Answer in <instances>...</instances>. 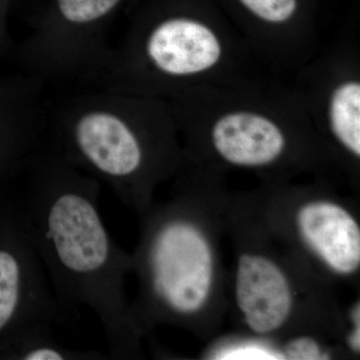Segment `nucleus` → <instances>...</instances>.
Instances as JSON below:
<instances>
[{"instance_id":"1","label":"nucleus","mask_w":360,"mask_h":360,"mask_svg":"<svg viewBox=\"0 0 360 360\" xmlns=\"http://www.w3.org/2000/svg\"><path fill=\"white\" fill-rule=\"evenodd\" d=\"M98 198L94 180L58 161H39L20 210L51 281L58 323H75L89 307L103 326L108 359H132L139 335L124 293L132 259L111 238Z\"/></svg>"},{"instance_id":"2","label":"nucleus","mask_w":360,"mask_h":360,"mask_svg":"<svg viewBox=\"0 0 360 360\" xmlns=\"http://www.w3.org/2000/svg\"><path fill=\"white\" fill-rule=\"evenodd\" d=\"M153 220L139 252L131 257L132 269H139L143 285V300L129 307L135 333L137 322L150 312L175 316L195 314L212 290V248L200 229L176 215Z\"/></svg>"},{"instance_id":"3","label":"nucleus","mask_w":360,"mask_h":360,"mask_svg":"<svg viewBox=\"0 0 360 360\" xmlns=\"http://www.w3.org/2000/svg\"><path fill=\"white\" fill-rule=\"evenodd\" d=\"M40 321L58 323L51 281L20 208L0 243V335Z\"/></svg>"},{"instance_id":"4","label":"nucleus","mask_w":360,"mask_h":360,"mask_svg":"<svg viewBox=\"0 0 360 360\" xmlns=\"http://www.w3.org/2000/svg\"><path fill=\"white\" fill-rule=\"evenodd\" d=\"M71 146L84 165L110 182L125 205L141 207L136 177L143 167V146L124 120L105 111L86 113L73 127Z\"/></svg>"},{"instance_id":"5","label":"nucleus","mask_w":360,"mask_h":360,"mask_svg":"<svg viewBox=\"0 0 360 360\" xmlns=\"http://www.w3.org/2000/svg\"><path fill=\"white\" fill-rule=\"evenodd\" d=\"M236 296L246 323L257 333L283 326L292 309V292L283 272L260 255L239 257Z\"/></svg>"},{"instance_id":"6","label":"nucleus","mask_w":360,"mask_h":360,"mask_svg":"<svg viewBox=\"0 0 360 360\" xmlns=\"http://www.w3.org/2000/svg\"><path fill=\"white\" fill-rule=\"evenodd\" d=\"M148 54L162 72L189 75L217 65L221 46L207 26L186 18H174L161 23L151 32Z\"/></svg>"},{"instance_id":"7","label":"nucleus","mask_w":360,"mask_h":360,"mask_svg":"<svg viewBox=\"0 0 360 360\" xmlns=\"http://www.w3.org/2000/svg\"><path fill=\"white\" fill-rule=\"evenodd\" d=\"M300 234L309 248L340 274L356 271L360 264V229L341 206L316 201L302 206L297 214Z\"/></svg>"},{"instance_id":"8","label":"nucleus","mask_w":360,"mask_h":360,"mask_svg":"<svg viewBox=\"0 0 360 360\" xmlns=\"http://www.w3.org/2000/svg\"><path fill=\"white\" fill-rule=\"evenodd\" d=\"M212 141L217 153L232 165L260 167L283 153L285 139L276 123L252 112H233L215 123Z\"/></svg>"},{"instance_id":"9","label":"nucleus","mask_w":360,"mask_h":360,"mask_svg":"<svg viewBox=\"0 0 360 360\" xmlns=\"http://www.w3.org/2000/svg\"><path fill=\"white\" fill-rule=\"evenodd\" d=\"M51 321H40L13 331V356L21 360H105L96 350L65 347L54 338Z\"/></svg>"},{"instance_id":"10","label":"nucleus","mask_w":360,"mask_h":360,"mask_svg":"<svg viewBox=\"0 0 360 360\" xmlns=\"http://www.w3.org/2000/svg\"><path fill=\"white\" fill-rule=\"evenodd\" d=\"M329 120L336 139L354 155H360V84L345 82L333 91Z\"/></svg>"},{"instance_id":"11","label":"nucleus","mask_w":360,"mask_h":360,"mask_svg":"<svg viewBox=\"0 0 360 360\" xmlns=\"http://www.w3.org/2000/svg\"><path fill=\"white\" fill-rule=\"evenodd\" d=\"M120 0H58L59 13L71 23L84 25L99 20Z\"/></svg>"},{"instance_id":"12","label":"nucleus","mask_w":360,"mask_h":360,"mask_svg":"<svg viewBox=\"0 0 360 360\" xmlns=\"http://www.w3.org/2000/svg\"><path fill=\"white\" fill-rule=\"evenodd\" d=\"M260 20L283 23L295 13L296 0H239Z\"/></svg>"},{"instance_id":"13","label":"nucleus","mask_w":360,"mask_h":360,"mask_svg":"<svg viewBox=\"0 0 360 360\" xmlns=\"http://www.w3.org/2000/svg\"><path fill=\"white\" fill-rule=\"evenodd\" d=\"M286 359L293 360L328 359V355L322 352L319 343L310 338H298L291 340L285 348Z\"/></svg>"},{"instance_id":"14","label":"nucleus","mask_w":360,"mask_h":360,"mask_svg":"<svg viewBox=\"0 0 360 360\" xmlns=\"http://www.w3.org/2000/svg\"><path fill=\"white\" fill-rule=\"evenodd\" d=\"M224 359H279L277 355L270 354L269 352L264 349V348L258 347H245L239 348V349L233 350L231 352H227L224 354Z\"/></svg>"},{"instance_id":"15","label":"nucleus","mask_w":360,"mask_h":360,"mask_svg":"<svg viewBox=\"0 0 360 360\" xmlns=\"http://www.w3.org/2000/svg\"><path fill=\"white\" fill-rule=\"evenodd\" d=\"M352 321H354V330L348 336V345L354 352H360V307L357 304L352 310Z\"/></svg>"}]
</instances>
